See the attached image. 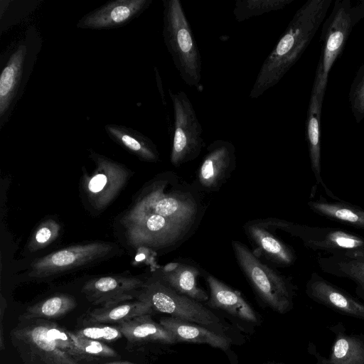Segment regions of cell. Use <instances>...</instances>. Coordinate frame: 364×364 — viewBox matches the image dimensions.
Returning a JSON list of instances; mask_svg holds the SVG:
<instances>
[{
	"mask_svg": "<svg viewBox=\"0 0 364 364\" xmlns=\"http://www.w3.org/2000/svg\"><path fill=\"white\" fill-rule=\"evenodd\" d=\"M294 0H237L232 9V14L237 22L264 14L283 9Z\"/></svg>",
	"mask_w": 364,
	"mask_h": 364,
	"instance_id": "4316f807",
	"label": "cell"
},
{
	"mask_svg": "<svg viewBox=\"0 0 364 364\" xmlns=\"http://www.w3.org/2000/svg\"><path fill=\"white\" fill-rule=\"evenodd\" d=\"M121 334V331L114 327L90 326L80 331L78 336L92 340L112 341L120 337Z\"/></svg>",
	"mask_w": 364,
	"mask_h": 364,
	"instance_id": "1f68e13d",
	"label": "cell"
},
{
	"mask_svg": "<svg viewBox=\"0 0 364 364\" xmlns=\"http://www.w3.org/2000/svg\"><path fill=\"white\" fill-rule=\"evenodd\" d=\"M231 244L241 271L262 300L278 313L289 311L296 289L291 280L263 263L242 242L232 240Z\"/></svg>",
	"mask_w": 364,
	"mask_h": 364,
	"instance_id": "5b68a950",
	"label": "cell"
},
{
	"mask_svg": "<svg viewBox=\"0 0 364 364\" xmlns=\"http://www.w3.org/2000/svg\"><path fill=\"white\" fill-rule=\"evenodd\" d=\"M203 273L210 289L208 300L209 306L222 309L247 321H257L255 311L240 292L232 289L213 275L204 271Z\"/></svg>",
	"mask_w": 364,
	"mask_h": 364,
	"instance_id": "d6986e66",
	"label": "cell"
},
{
	"mask_svg": "<svg viewBox=\"0 0 364 364\" xmlns=\"http://www.w3.org/2000/svg\"><path fill=\"white\" fill-rule=\"evenodd\" d=\"M331 0H309L294 14L264 60L249 95L259 98L276 85L298 61L326 19Z\"/></svg>",
	"mask_w": 364,
	"mask_h": 364,
	"instance_id": "7a4b0ae2",
	"label": "cell"
},
{
	"mask_svg": "<svg viewBox=\"0 0 364 364\" xmlns=\"http://www.w3.org/2000/svg\"><path fill=\"white\" fill-rule=\"evenodd\" d=\"M236 167L235 147L231 141L218 139L211 142L200 164L197 178L207 191L218 190Z\"/></svg>",
	"mask_w": 364,
	"mask_h": 364,
	"instance_id": "7c38bea8",
	"label": "cell"
},
{
	"mask_svg": "<svg viewBox=\"0 0 364 364\" xmlns=\"http://www.w3.org/2000/svg\"><path fill=\"white\" fill-rule=\"evenodd\" d=\"M349 103L357 124L364 119V63L358 68L351 84Z\"/></svg>",
	"mask_w": 364,
	"mask_h": 364,
	"instance_id": "f1b7e54d",
	"label": "cell"
},
{
	"mask_svg": "<svg viewBox=\"0 0 364 364\" xmlns=\"http://www.w3.org/2000/svg\"><path fill=\"white\" fill-rule=\"evenodd\" d=\"M73 344L78 356L90 355L93 356H114L115 352L108 346L96 340L73 336Z\"/></svg>",
	"mask_w": 364,
	"mask_h": 364,
	"instance_id": "4dcf8cb0",
	"label": "cell"
},
{
	"mask_svg": "<svg viewBox=\"0 0 364 364\" xmlns=\"http://www.w3.org/2000/svg\"><path fill=\"white\" fill-rule=\"evenodd\" d=\"M205 209L199 192L176 173L168 171L144 189L122 223L134 247L168 252L195 233Z\"/></svg>",
	"mask_w": 364,
	"mask_h": 364,
	"instance_id": "6da1fadb",
	"label": "cell"
},
{
	"mask_svg": "<svg viewBox=\"0 0 364 364\" xmlns=\"http://www.w3.org/2000/svg\"><path fill=\"white\" fill-rule=\"evenodd\" d=\"M111 364H133V363H111Z\"/></svg>",
	"mask_w": 364,
	"mask_h": 364,
	"instance_id": "836d02e7",
	"label": "cell"
},
{
	"mask_svg": "<svg viewBox=\"0 0 364 364\" xmlns=\"http://www.w3.org/2000/svg\"><path fill=\"white\" fill-rule=\"evenodd\" d=\"M197 267L180 262L163 267L157 279L176 292L198 301H208L209 296L198 286V278L202 273Z\"/></svg>",
	"mask_w": 364,
	"mask_h": 364,
	"instance_id": "ac0fdd59",
	"label": "cell"
},
{
	"mask_svg": "<svg viewBox=\"0 0 364 364\" xmlns=\"http://www.w3.org/2000/svg\"><path fill=\"white\" fill-rule=\"evenodd\" d=\"M90 156L95 168L91 175L85 176L83 186L91 204L102 210L111 203L124 186L129 171L122 164L93 151Z\"/></svg>",
	"mask_w": 364,
	"mask_h": 364,
	"instance_id": "30bf717a",
	"label": "cell"
},
{
	"mask_svg": "<svg viewBox=\"0 0 364 364\" xmlns=\"http://www.w3.org/2000/svg\"><path fill=\"white\" fill-rule=\"evenodd\" d=\"M153 0L108 1L84 15L77 23L82 29L105 30L124 26L147 9Z\"/></svg>",
	"mask_w": 364,
	"mask_h": 364,
	"instance_id": "4fadbf2b",
	"label": "cell"
},
{
	"mask_svg": "<svg viewBox=\"0 0 364 364\" xmlns=\"http://www.w3.org/2000/svg\"><path fill=\"white\" fill-rule=\"evenodd\" d=\"M105 129L110 139L141 160L149 162L159 161V154L156 145L140 132L115 124H106Z\"/></svg>",
	"mask_w": 364,
	"mask_h": 364,
	"instance_id": "7402d4cb",
	"label": "cell"
},
{
	"mask_svg": "<svg viewBox=\"0 0 364 364\" xmlns=\"http://www.w3.org/2000/svg\"><path fill=\"white\" fill-rule=\"evenodd\" d=\"M154 309L149 304L138 299L124 301L109 307H100L89 314L87 320L95 323L127 322L136 318L150 315Z\"/></svg>",
	"mask_w": 364,
	"mask_h": 364,
	"instance_id": "d4e9b609",
	"label": "cell"
},
{
	"mask_svg": "<svg viewBox=\"0 0 364 364\" xmlns=\"http://www.w3.org/2000/svg\"><path fill=\"white\" fill-rule=\"evenodd\" d=\"M328 329L334 336L328 357L322 355L314 343L309 344L308 351L315 358L316 364H364V334L348 333L342 322Z\"/></svg>",
	"mask_w": 364,
	"mask_h": 364,
	"instance_id": "e0dca14e",
	"label": "cell"
},
{
	"mask_svg": "<svg viewBox=\"0 0 364 364\" xmlns=\"http://www.w3.org/2000/svg\"><path fill=\"white\" fill-rule=\"evenodd\" d=\"M307 205L316 214L330 220L364 230V209L340 198L328 200L320 196L309 200Z\"/></svg>",
	"mask_w": 364,
	"mask_h": 364,
	"instance_id": "603a6c76",
	"label": "cell"
},
{
	"mask_svg": "<svg viewBox=\"0 0 364 364\" xmlns=\"http://www.w3.org/2000/svg\"><path fill=\"white\" fill-rule=\"evenodd\" d=\"M144 285L135 277L105 276L89 280L82 291L93 304L109 307L132 299Z\"/></svg>",
	"mask_w": 364,
	"mask_h": 364,
	"instance_id": "2e32d148",
	"label": "cell"
},
{
	"mask_svg": "<svg viewBox=\"0 0 364 364\" xmlns=\"http://www.w3.org/2000/svg\"><path fill=\"white\" fill-rule=\"evenodd\" d=\"M173 105V124L170 161L178 167L196 159L203 146V127L193 104L183 91H168Z\"/></svg>",
	"mask_w": 364,
	"mask_h": 364,
	"instance_id": "9c48e42d",
	"label": "cell"
},
{
	"mask_svg": "<svg viewBox=\"0 0 364 364\" xmlns=\"http://www.w3.org/2000/svg\"><path fill=\"white\" fill-rule=\"evenodd\" d=\"M76 305L75 299L70 295L57 294L49 297L27 309L28 318H55L62 316Z\"/></svg>",
	"mask_w": 364,
	"mask_h": 364,
	"instance_id": "83f0119b",
	"label": "cell"
},
{
	"mask_svg": "<svg viewBox=\"0 0 364 364\" xmlns=\"http://www.w3.org/2000/svg\"><path fill=\"white\" fill-rule=\"evenodd\" d=\"M162 36L182 80L189 87L200 85L202 62L196 41L180 0H163Z\"/></svg>",
	"mask_w": 364,
	"mask_h": 364,
	"instance_id": "277c9868",
	"label": "cell"
},
{
	"mask_svg": "<svg viewBox=\"0 0 364 364\" xmlns=\"http://www.w3.org/2000/svg\"><path fill=\"white\" fill-rule=\"evenodd\" d=\"M348 0H337L323 23L320 36L321 54L311 95L323 104L332 65L341 54L354 26Z\"/></svg>",
	"mask_w": 364,
	"mask_h": 364,
	"instance_id": "8992f818",
	"label": "cell"
},
{
	"mask_svg": "<svg viewBox=\"0 0 364 364\" xmlns=\"http://www.w3.org/2000/svg\"><path fill=\"white\" fill-rule=\"evenodd\" d=\"M38 29L29 26L23 37L8 47L0 58V129L6 125L33 70L42 46Z\"/></svg>",
	"mask_w": 364,
	"mask_h": 364,
	"instance_id": "3957f363",
	"label": "cell"
},
{
	"mask_svg": "<svg viewBox=\"0 0 364 364\" xmlns=\"http://www.w3.org/2000/svg\"><path fill=\"white\" fill-rule=\"evenodd\" d=\"M247 237L266 259L279 267H289L296 260L291 246L275 233L273 218L257 219L245 223Z\"/></svg>",
	"mask_w": 364,
	"mask_h": 364,
	"instance_id": "5bb4252c",
	"label": "cell"
},
{
	"mask_svg": "<svg viewBox=\"0 0 364 364\" xmlns=\"http://www.w3.org/2000/svg\"><path fill=\"white\" fill-rule=\"evenodd\" d=\"M137 296L149 304L154 311L196 323L225 336L226 326L213 311L201 302L166 286L157 278L144 284Z\"/></svg>",
	"mask_w": 364,
	"mask_h": 364,
	"instance_id": "52a82bcc",
	"label": "cell"
},
{
	"mask_svg": "<svg viewBox=\"0 0 364 364\" xmlns=\"http://www.w3.org/2000/svg\"><path fill=\"white\" fill-rule=\"evenodd\" d=\"M277 228L304 246L331 255L364 259V237L338 228L309 226L275 218Z\"/></svg>",
	"mask_w": 364,
	"mask_h": 364,
	"instance_id": "ba28073f",
	"label": "cell"
},
{
	"mask_svg": "<svg viewBox=\"0 0 364 364\" xmlns=\"http://www.w3.org/2000/svg\"><path fill=\"white\" fill-rule=\"evenodd\" d=\"M322 105L318 98L311 95L306 120V139L311 171L316 181V186L321 185L326 194L332 200L339 198L327 188L321 176V116Z\"/></svg>",
	"mask_w": 364,
	"mask_h": 364,
	"instance_id": "ffe728a7",
	"label": "cell"
},
{
	"mask_svg": "<svg viewBox=\"0 0 364 364\" xmlns=\"http://www.w3.org/2000/svg\"><path fill=\"white\" fill-rule=\"evenodd\" d=\"M318 264L324 273L353 281L355 294L364 300V259L330 255L318 257Z\"/></svg>",
	"mask_w": 364,
	"mask_h": 364,
	"instance_id": "cb8c5ba5",
	"label": "cell"
},
{
	"mask_svg": "<svg viewBox=\"0 0 364 364\" xmlns=\"http://www.w3.org/2000/svg\"><path fill=\"white\" fill-rule=\"evenodd\" d=\"M305 291L314 301L348 316L364 321V304L317 272L310 275Z\"/></svg>",
	"mask_w": 364,
	"mask_h": 364,
	"instance_id": "9a60e30c",
	"label": "cell"
},
{
	"mask_svg": "<svg viewBox=\"0 0 364 364\" xmlns=\"http://www.w3.org/2000/svg\"><path fill=\"white\" fill-rule=\"evenodd\" d=\"M146 315L120 323L119 331L131 341H159L173 343V334Z\"/></svg>",
	"mask_w": 364,
	"mask_h": 364,
	"instance_id": "484cf974",
	"label": "cell"
},
{
	"mask_svg": "<svg viewBox=\"0 0 364 364\" xmlns=\"http://www.w3.org/2000/svg\"><path fill=\"white\" fill-rule=\"evenodd\" d=\"M112 248L111 245L102 242L65 247L33 262L29 275L44 277L68 272L106 257Z\"/></svg>",
	"mask_w": 364,
	"mask_h": 364,
	"instance_id": "8fae6325",
	"label": "cell"
},
{
	"mask_svg": "<svg viewBox=\"0 0 364 364\" xmlns=\"http://www.w3.org/2000/svg\"><path fill=\"white\" fill-rule=\"evenodd\" d=\"M160 324L171 332L176 341L206 343L213 347L227 350L230 340L203 326L173 316L163 317Z\"/></svg>",
	"mask_w": 364,
	"mask_h": 364,
	"instance_id": "44dd1931",
	"label": "cell"
},
{
	"mask_svg": "<svg viewBox=\"0 0 364 364\" xmlns=\"http://www.w3.org/2000/svg\"><path fill=\"white\" fill-rule=\"evenodd\" d=\"M60 224L53 219L42 222L36 228L28 244V250L36 252L53 242L59 235Z\"/></svg>",
	"mask_w": 364,
	"mask_h": 364,
	"instance_id": "f546056e",
	"label": "cell"
},
{
	"mask_svg": "<svg viewBox=\"0 0 364 364\" xmlns=\"http://www.w3.org/2000/svg\"><path fill=\"white\" fill-rule=\"evenodd\" d=\"M360 13L362 16L364 17V1L360 5Z\"/></svg>",
	"mask_w": 364,
	"mask_h": 364,
	"instance_id": "d6a6232c",
	"label": "cell"
}]
</instances>
